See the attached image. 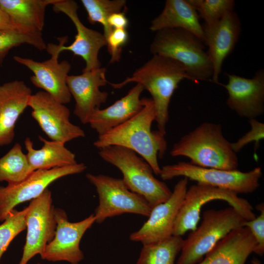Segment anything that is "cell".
I'll list each match as a JSON object with an SVG mask.
<instances>
[{"label": "cell", "mask_w": 264, "mask_h": 264, "mask_svg": "<svg viewBox=\"0 0 264 264\" xmlns=\"http://www.w3.org/2000/svg\"><path fill=\"white\" fill-rule=\"evenodd\" d=\"M142 110L132 118L98 135L93 145L99 149L109 146H119L129 149L144 158L151 166L154 174L159 176L161 168L157 157L162 158L167 145L164 135L158 130L152 131L156 113L151 98L144 97Z\"/></svg>", "instance_id": "6da1fadb"}, {"label": "cell", "mask_w": 264, "mask_h": 264, "mask_svg": "<svg viewBox=\"0 0 264 264\" xmlns=\"http://www.w3.org/2000/svg\"><path fill=\"white\" fill-rule=\"evenodd\" d=\"M184 79H188V77L179 62L163 56L153 55L131 77L120 83L109 84L114 88L119 89L134 82L148 90L154 102L158 131L165 136L171 99L179 84Z\"/></svg>", "instance_id": "7a4b0ae2"}, {"label": "cell", "mask_w": 264, "mask_h": 264, "mask_svg": "<svg viewBox=\"0 0 264 264\" xmlns=\"http://www.w3.org/2000/svg\"><path fill=\"white\" fill-rule=\"evenodd\" d=\"M171 156H185L191 164L204 168L238 170L239 159L220 124L203 122L173 145Z\"/></svg>", "instance_id": "3957f363"}, {"label": "cell", "mask_w": 264, "mask_h": 264, "mask_svg": "<svg viewBox=\"0 0 264 264\" xmlns=\"http://www.w3.org/2000/svg\"><path fill=\"white\" fill-rule=\"evenodd\" d=\"M156 32L150 48L153 55L179 62L185 69L188 80L196 84L212 79L211 61L204 50L203 43L196 36L180 28H166Z\"/></svg>", "instance_id": "277c9868"}, {"label": "cell", "mask_w": 264, "mask_h": 264, "mask_svg": "<svg viewBox=\"0 0 264 264\" xmlns=\"http://www.w3.org/2000/svg\"><path fill=\"white\" fill-rule=\"evenodd\" d=\"M98 154L103 160L118 168L127 188L143 197L152 208L171 197L172 191L154 177L150 165L134 151L122 146H109L99 149Z\"/></svg>", "instance_id": "5b68a950"}, {"label": "cell", "mask_w": 264, "mask_h": 264, "mask_svg": "<svg viewBox=\"0 0 264 264\" xmlns=\"http://www.w3.org/2000/svg\"><path fill=\"white\" fill-rule=\"evenodd\" d=\"M246 220L231 206L205 211L200 225L183 240L176 264H197L233 230Z\"/></svg>", "instance_id": "8992f818"}, {"label": "cell", "mask_w": 264, "mask_h": 264, "mask_svg": "<svg viewBox=\"0 0 264 264\" xmlns=\"http://www.w3.org/2000/svg\"><path fill=\"white\" fill-rule=\"evenodd\" d=\"M262 176V171L259 167L243 172L238 170L201 167L185 161L164 165L161 167L159 174L164 180L183 176L197 183L227 190L237 194L255 192L260 186Z\"/></svg>", "instance_id": "52a82bcc"}, {"label": "cell", "mask_w": 264, "mask_h": 264, "mask_svg": "<svg viewBox=\"0 0 264 264\" xmlns=\"http://www.w3.org/2000/svg\"><path fill=\"white\" fill-rule=\"evenodd\" d=\"M86 177L98 195L99 203L93 214L95 222L102 223L124 213L149 216L152 206L143 197L130 190L122 178L90 173Z\"/></svg>", "instance_id": "ba28073f"}, {"label": "cell", "mask_w": 264, "mask_h": 264, "mask_svg": "<svg viewBox=\"0 0 264 264\" xmlns=\"http://www.w3.org/2000/svg\"><path fill=\"white\" fill-rule=\"evenodd\" d=\"M216 199L226 201L246 220H251L256 217L252 205L246 199L238 197L237 193L197 183L187 189L175 221L173 235L182 236L187 231L196 229L200 220L202 206L207 202Z\"/></svg>", "instance_id": "9c48e42d"}, {"label": "cell", "mask_w": 264, "mask_h": 264, "mask_svg": "<svg viewBox=\"0 0 264 264\" xmlns=\"http://www.w3.org/2000/svg\"><path fill=\"white\" fill-rule=\"evenodd\" d=\"M64 39V36L58 38L57 44L53 43L47 44L46 50L51 56L47 60L39 62L19 56H14L13 59L32 72L30 81L33 85L65 105L70 101L72 97L66 82L71 65L66 60L61 62L58 61L61 53L60 48Z\"/></svg>", "instance_id": "30bf717a"}, {"label": "cell", "mask_w": 264, "mask_h": 264, "mask_svg": "<svg viewBox=\"0 0 264 264\" xmlns=\"http://www.w3.org/2000/svg\"><path fill=\"white\" fill-rule=\"evenodd\" d=\"M27 230L25 244L18 264H27L37 255L40 257L53 240L56 228L51 192L47 188L26 207Z\"/></svg>", "instance_id": "8fae6325"}, {"label": "cell", "mask_w": 264, "mask_h": 264, "mask_svg": "<svg viewBox=\"0 0 264 264\" xmlns=\"http://www.w3.org/2000/svg\"><path fill=\"white\" fill-rule=\"evenodd\" d=\"M86 169L84 163H77L49 170H38L18 183L0 186V221H3L17 205L41 196L56 180L81 173Z\"/></svg>", "instance_id": "7c38bea8"}, {"label": "cell", "mask_w": 264, "mask_h": 264, "mask_svg": "<svg viewBox=\"0 0 264 264\" xmlns=\"http://www.w3.org/2000/svg\"><path fill=\"white\" fill-rule=\"evenodd\" d=\"M28 107L32 110V117L51 140L65 144L85 136L84 130L70 122L67 107L46 92L32 94Z\"/></svg>", "instance_id": "4fadbf2b"}, {"label": "cell", "mask_w": 264, "mask_h": 264, "mask_svg": "<svg viewBox=\"0 0 264 264\" xmlns=\"http://www.w3.org/2000/svg\"><path fill=\"white\" fill-rule=\"evenodd\" d=\"M54 215L57 223L55 235L41 258L49 262L79 264L85 258L80 247V242L95 222L94 214L77 222L69 221L66 211L59 208H55Z\"/></svg>", "instance_id": "5bb4252c"}, {"label": "cell", "mask_w": 264, "mask_h": 264, "mask_svg": "<svg viewBox=\"0 0 264 264\" xmlns=\"http://www.w3.org/2000/svg\"><path fill=\"white\" fill-rule=\"evenodd\" d=\"M188 179L185 177L179 180L170 198L152 208L147 220L139 229L130 235V239L144 245L172 236L176 217L188 188Z\"/></svg>", "instance_id": "9a60e30c"}, {"label": "cell", "mask_w": 264, "mask_h": 264, "mask_svg": "<svg viewBox=\"0 0 264 264\" xmlns=\"http://www.w3.org/2000/svg\"><path fill=\"white\" fill-rule=\"evenodd\" d=\"M52 8L55 12H61L66 15L74 24L77 31L74 40L70 45H66L68 37L64 40L60 48L61 52L69 51L74 55L82 58L86 64L82 71L101 67L99 52L103 47L107 46L104 34L87 27L83 23L77 13L78 5L74 0H58L52 5Z\"/></svg>", "instance_id": "2e32d148"}, {"label": "cell", "mask_w": 264, "mask_h": 264, "mask_svg": "<svg viewBox=\"0 0 264 264\" xmlns=\"http://www.w3.org/2000/svg\"><path fill=\"white\" fill-rule=\"evenodd\" d=\"M226 84L227 106L240 117L256 119L264 112V70L257 71L252 78L229 74Z\"/></svg>", "instance_id": "e0dca14e"}, {"label": "cell", "mask_w": 264, "mask_h": 264, "mask_svg": "<svg viewBox=\"0 0 264 264\" xmlns=\"http://www.w3.org/2000/svg\"><path fill=\"white\" fill-rule=\"evenodd\" d=\"M106 74V68L101 67L67 78L69 91L75 102L74 114L83 124H88L93 112L107 100L108 93L100 90L109 83Z\"/></svg>", "instance_id": "ac0fdd59"}, {"label": "cell", "mask_w": 264, "mask_h": 264, "mask_svg": "<svg viewBox=\"0 0 264 264\" xmlns=\"http://www.w3.org/2000/svg\"><path fill=\"white\" fill-rule=\"evenodd\" d=\"M204 43L213 67L211 80L219 83V76L224 60L232 53L241 34V23L234 11L230 12L219 21L202 25Z\"/></svg>", "instance_id": "d6986e66"}, {"label": "cell", "mask_w": 264, "mask_h": 264, "mask_svg": "<svg viewBox=\"0 0 264 264\" xmlns=\"http://www.w3.org/2000/svg\"><path fill=\"white\" fill-rule=\"evenodd\" d=\"M31 88L21 80L0 85V146L11 143L17 121L28 107Z\"/></svg>", "instance_id": "ffe728a7"}, {"label": "cell", "mask_w": 264, "mask_h": 264, "mask_svg": "<svg viewBox=\"0 0 264 264\" xmlns=\"http://www.w3.org/2000/svg\"><path fill=\"white\" fill-rule=\"evenodd\" d=\"M143 90L141 85L136 84L111 105L103 109H96L90 115L88 124L101 135L126 122L143 108L144 101L140 95Z\"/></svg>", "instance_id": "44dd1931"}, {"label": "cell", "mask_w": 264, "mask_h": 264, "mask_svg": "<svg viewBox=\"0 0 264 264\" xmlns=\"http://www.w3.org/2000/svg\"><path fill=\"white\" fill-rule=\"evenodd\" d=\"M256 246L249 229L240 227L221 240L197 264H245Z\"/></svg>", "instance_id": "7402d4cb"}, {"label": "cell", "mask_w": 264, "mask_h": 264, "mask_svg": "<svg viewBox=\"0 0 264 264\" xmlns=\"http://www.w3.org/2000/svg\"><path fill=\"white\" fill-rule=\"evenodd\" d=\"M198 18L187 0H167L162 11L152 21L150 29L156 32L166 28L182 29L204 43V31Z\"/></svg>", "instance_id": "603a6c76"}, {"label": "cell", "mask_w": 264, "mask_h": 264, "mask_svg": "<svg viewBox=\"0 0 264 264\" xmlns=\"http://www.w3.org/2000/svg\"><path fill=\"white\" fill-rule=\"evenodd\" d=\"M58 0H0V5L17 29L23 32L42 33L45 13Z\"/></svg>", "instance_id": "cb8c5ba5"}, {"label": "cell", "mask_w": 264, "mask_h": 264, "mask_svg": "<svg viewBox=\"0 0 264 264\" xmlns=\"http://www.w3.org/2000/svg\"><path fill=\"white\" fill-rule=\"evenodd\" d=\"M39 138L44 144L40 149L34 148L29 137H26L24 142L27 160L33 171L63 167L77 163L75 154L66 148L65 143L48 140L41 136Z\"/></svg>", "instance_id": "d4e9b609"}, {"label": "cell", "mask_w": 264, "mask_h": 264, "mask_svg": "<svg viewBox=\"0 0 264 264\" xmlns=\"http://www.w3.org/2000/svg\"><path fill=\"white\" fill-rule=\"evenodd\" d=\"M183 242L181 236L143 245L136 264H175Z\"/></svg>", "instance_id": "484cf974"}, {"label": "cell", "mask_w": 264, "mask_h": 264, "mask_svg": "<svg viewBox=\"0 0 264 264\" xmlns=\"http://www.w3.org/2000/svg\"><path fill=\"white\" fill-rule=\"evenodd\" d=\"M33 172L26 154L18 143L0 157V182L6 181L7 184H17L26 179Z\"/></svg>", "instance_id": "4316f807"}, {"label": "cell", "mask_w": 264, "mask_h": 264, "mask_svg": "<svg viewBox=\"0 0 264 264\" xmlns=\"http://www.w3.org/2000/svg\"><path fill=\"white\" fill-rule=\"evenodd\" d=\"M81 2L87 12L89 22L102 25L106 39L113 29L108 24L109 16L113 13L122 12L126 4L125 0H81Z\"/></svg>", "instance_id": "83f0119b"}, {"label": "cell", "mask_w": 264, "mask_h": 264, "mask_svg": "<svg viewBox=\"0 0 264 264\" xmlns=\"http://www.w3.org/2000/svg\"><path fill=\"white\" fill-rule=\"evenodd\" d=\"M24 44L40 51L46 50L47 45L42 33L23 32L18 30H0V65L11 49Z\"/></svg>", "instance_id": "f1b7e54d"}, {"label": "cell", "mask_w": 264, "mask_h": 264, "mask_svg": "<svg viewBox=\"0 0 264 264\" xmlns=\"http://www.w3.org/2000/svg\"><path fill=\"white\" fill-rule=\"evenodd\" d=\"M27 208L10 211L0 224V261L14 238L26 229L25 216Z\"/></svg>", "instance_id": "f546056e"}, {"label": "cell", "mask_w": 264, "mask_h": 264, "mask_svg": "<svg viewBox=\"0 0 264 264\" xmlns=\"http://www.w3.org/2000/svg\"><path fill=\"white\" fill-rule=\"evenodd\" d=\"M205 21V24L216 22L227 13L234 11L233 0H187Z\"/></svg>", "instance_id": "4dcf8cb0"}, {"label": "cell", "mask_w": 264, "mask_h": 264, "mask_svg": "<svg viewBox=\"0 0 264 264\" xmlns=\"http://www.w3.org/2000/svg\"><path fill=\"white\" fill-rule=\"evenodd\" d=\"M256 208L260 211V215L255 218L245 220L243 226L247 227L256 242V246L253 253L263 256L264 253V204L261 203Z\"/></svg>", "instance_id": "1f68e13d"}, {"label": "cell", "mask_w": 264, "mask_h": 264, "mask_svg": "<svg viewBox=\"0 0 264 264\" xmlns=\"http://www.w3.org/2000/svg\"><path fill=\"white\" fill-rule=\"evenodd\" d=\"M106 40L108 50L110 55V63L119 62L122 48L128 42V31L126 29H113Z\"/></svg>", "instance_id": "d6a6232c"}, {"label": "cell", "mask_w": 264, "mask_h": 264, "mask_svg": "<svg viewBox=\"0 0 264 264\" xmlns=\"http://www.w3.org/2000/svg\"><path fill=\"white\" fill-rule=\"evenodd\" d=\"M250 130L237 141L231 143L233 151L237 154L249 143L254 142L258 147L260 141L264 137V124L256 119L248 120Z\"/></svg>", "instance_id": "836d02e7"}, {"label": "cell", "mask_w": 264, "mask_h": 264, "mask_svg": "<svg viewBox=\"0 0 264 264\" xmlns=\"http://www.w3.org/2000/svg\"><path fill=\"white\" fill-rule=\"evenodd\" d=\"M108 22L112 29H126L129 25V20L124 11L110 15L108 19Z\"/></svg>", "instance_id": "e575fe53"}, {"label": "cell", "mask_w": 264, "mask_h": 264, "mask_svg": "<svg viewBox=\"0 0 264 264\" xmlns=\"http://www.w3.org/2000/svg\"><path fill=\"white\" fill-rule=\"evenodd\" d=\"M19 30L8 15L0 5V30Z\"/></svg>", "instance_id": "d590c367"}, {"label": "cell", "mask_w": 264, "mask_h": 264, "mask_svg": "<svg viewBox=\"0 0 264 264\" xmlns=\"http://www.w3.org/2000/svg\"><path fill=\"white\" fill-rule=\"evenodd\" d=\"M253 264H261L258 260H254L252 261Z\"/></svg>", "instance_id": "8d00e7d4"}, {"label": "cell", "mask_w": 264, "mask_h": 264, "mask_svg": "<svg viewBox=\"0 0 264 264\" xmlns=\"http://www.w3.org/2000/svg\"><path fill=\"white\" fill-rule=\"evenodd\" d=\"M37 264H41V263H37Z\"/></svg>", "instance_id": "74e56055"}]
</instances>
